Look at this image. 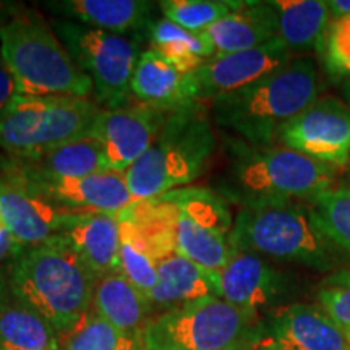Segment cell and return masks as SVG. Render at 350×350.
Masks as SVG:
<instances>
[{"instance_id": "obj_31", "label": "cell", "mask_w": 350, "mask_h": 350, "mask_svg": "<svg viewBox=\"0 0 350 350\" xmlns=\"http://www.w3.org/2000/svg\"><path fill=\"white\" fill-rule=\"evenodd\" d=\"M325 234L350 266V187L338 185L317 196L312 203Z\"/></svg>"}, {"instance_id": "obj_2", "label": "cell", "mask_w": 350, "mask_h": 350, "mask_svg": "<svg viewBox=\"0 0 350 350\" xmlns=\"http://www.w3.org/2000/svg\"><path fill=\"white\" fill-rule=\"evenodd\" d=\"M313 59L299 57L243 90L211 100L214 124L252 146H271L288 122L319 99Z\"/></svg>"}, {"instance_id": "obj_13", "label": "cell", "mask_w": 350, "mask_h": 350, "mask_svg": "<svg viewBox=\"0 0 350 350\" xmlns=\"http://www.w3.org/2000/svg\"><path fill=\"white\" fill-rule=\"evenodd\" d=\"M10 177L65 213H107L120 216L135 204L125 174L113 170L62 180H34L16 174Z\"/></svg>"}, {"instance_id": "obj_10", "label": "cell", "mask_w": 350, "mask_h": 350, "mask_svg": "<svg viewBox=\"0 0 350 350\" xmlns=\"http://www.w3.org/2000/svg\"><path fill=\"white\" fill-rule=\"evenodd\" d=\"M175 211V250L201 268L219 271L232 255L234 219L227 201L214 190L178 188L163 196Z\"/></svg>"}, {"instance_id": "obj_17", "label": "cell", "mask_w": 350, "mask_h": 350, "mask_svg": "<svg viewBox=\"0 0 350 350\" xmlns=\"http://www.w3.org/2000/svg\"><path fill=\"white\" fill-rule=\"evenodd\" d=\"M0 214L16 243L33 247L60 235L67 213L8 177L0 180Z\"/></svg>"}, {"instance_id": "obj_40", "label": "cell", "mask_w": 350, "mask_h": 350, "mask_svg": "<svg viewBox=\"0 0 350 350\" xmlns=\"http://www.w3.org/2000/svg\"><path fill=\"white\" fill-rule=\"evenodd\" d=\"M347 177H349V182H350V163H349V165H347ZM350 187V185H349Z\"/></svg>"}, {"instance_id": "obj_18", "label": "cell", "mask_w": 350, "mask_h": 350, "mask_svg": "<svg viewBox=\"0 0 350 350\" xmlns=\"http://www.w3.org/2000/svg\"><path fill=\"white\" fill-rule=\"evenodd\" d=\"M60 235L96 279L119 271L120 217L107 213H67Z\"/></svg>"}, {"instance_id": "obj_11", "label": "cell", "mask_w": 350, "mask_h": 350, "mask_svg": "<svg viewBox=\"0 0 350 350\" xmlns=\"http://www.w3.org/2000/svg\"><path fill=\"white\" fill-rule=\"evenodd\" d=\"M278 143L338 170L350 163V106L338 98H319L284 126Z\"/></svg>"}, {"instance_id": "obj_37", "label": "cell", "mask_w": 350, "mask_h": 350, "mask_svg": "<svg viewBox=\"0 0 350 350\" xmlns=\"http://www.w3.org/2000/svg\"><path fill=\"white\" fill-rule=\"evenodd\" d=\"M8 291V273L7 266H0V306H2V301L5 299V294Z\"/></svg>"}, {"instance_id": "obj_26", "label": "cell", "mask_w": 350, "mask_h": 350, "mask_svg": "<svg viewBox=\"0 0 350 350\" xmlns=\"http://www.w3.org/2000/svg\"><path fill=\"white\" fill-rule=\"evenodd\" d=\"M0 350H60L54 326L10 287L0 306Z\"/></svg>"}, {"instance_id": "obj_28", "label": "cell", "mask_w": 350, "mask_h": 350, "mask_svg": "<svg viewBox=\"0 0 350 350\" xmlns=\"http://www.w3.org/2000/svg\"><path fill=\"white\" fill-rule=\"evenodd\" d=\"M119 273L131 286L148 297L157 284V258L129 219L120 214Z\"/></svg>"}, {"instance_id": "obj_19", "label": "cell", "mask_w": 350, "mask_h": 350, "mask_svg": "<svg viewBox=\"0 0 350 350\" xmlns=\"http://www.w3.org/2000/svg\"><path fill=\"white\" fill-rule=\"evenodd\" d=\"M130 93L139 104L161 109L198 103L193 73H182L151 49L139 54L131 75Z\"/></svg>"}, {"instance_id": "obj_25", "label": "cell", "mask_w": 350, "mask_h": 350, "mask_svg": "<svg viewBox=\"0 0 350 350\" xmlns=\"http://www.w3.org/2000/svg\"><path fill=\"white\" fill-rule=\"evenodd\" d=\"M279 38L292 54L317 52L321 55L323 42L331 23L329 7L321 0H275Z\"/></svg>"}, {"instance_id": "obj_38", "label": "cell", "mask_w": 350, "mask_h": 350, "mask_svg": "<svg viewBox=\"0 0 350 350\" xmlns=\"http://www.w3.org/2000/svg\"><path fill=\"white\" fill-rule=\"evenodd\" d=\"M13 10H15V7H8L7 3H0V25L12 15Z\"/></svg>"}, {"instance_id": "obj_34", "label": "cell", "mask_w": 350, "mask_h": 350, "mask_svg": "<svg viewBox=\"0 0 350 350\" xmlns=\"http://www.w3.org/2000/svg\"><path fill=\"white\" fill-rule=\"evenodd\" d=\"M16 94H18V91H16L15 78H13L12 72L8 70L7 64L3 62L2 55H0V116Z\"/></svg>"}, {"instance_id": "obj_22", "label": "cell", "mask_w": 350, "mask_h": 350, "mask_svg": "<svg viewBox=\"0 0 350 350\" xmlns=\"http://www.w3.org/2000/svg\"><path fill=\"white\" fill-rule=\"evenodd\" d=\"M46 7L60 20L125 34L148 25L154 3L144 0H57L47 2Z\"/></svg>"}, {"instance_id": "obj_33", "label": "cell", "mask_w": 350, "mask_h": 350, "mask_svg": "<svg viewBox=\"0 0 350 350\" xmlns=\"http://www.w3.org/2000/svg\"><path fill=\"white\" fill-rule=\"evenodd\" d=\"M318 301L329 317L350 329V269L327 275L318 288Z\"/></svg>"}, {"instance_id": "obj_7", "label": "cell", "mask_w": 350, "mask_h": 350, "mask_svg": "<svg viewBox=\"0 0 350 350\" xmlns=\"http://www.w3.org/2000/svg\"><path fill=\"white\" fill-rule=\"evenodd\" d=\"M100 107L94 99L16 94L0 116V148L26 161L90 137Z\"/></svg>"}, {"instance_id": "obj_9", "label": "cell", "mask_w": 350, "mask_h": 350, "mask_svg": "<svg viewBox=\"0 0 350 350\" xmlns=\"http://www.w3.org/2000/svg\"><path fill=\"white\" fill-rule=\"evenodd\" d=\"M51 25L77 67L93 83L94 103L100 109L124 107L139 59L137 41L68 20L55 18Z\"/></svg>"}, {"instance_id": "obj_24", "label": "cell", "mask_w": 350, "mask_h": 350, "mask_svg": "<svg viewBox=\"0 0 350 350\" xmlns=\"http://www.w3.org/2000/svg\"><path fill=\"white\" fill-rule=\"evenodd\" d=\"M107 170L99 143L91 137L70 142L36 157L18 161L15 174L34 180L78 178Z\"/></svg>"}, {"instance_id": "obj_1", "label": "cell", "mask_w": 350, "mask_h": 350, "mask_svg": "<svg viewBox=\"0 0 350 350\" xmlns=\"http://www.w3.org/2000/svg\"><path fill=\"white\" fill-rule=\"evenodd\" d=\"M8 287L62 339L91 310L96 278L62 235L23 247L8 261Z\"/></svg>"}, {"instance_id": "obj_29", "label": "cell", "mask_w": 350, "mask_h": 350, "mask_svg": "<svg viewBox=\"0 0 350 350\" xmlns=\"http://www.w3.org/2000/svg\"><path fill=\"white\" fill-rule=\"evenodd\" d=\"M60 350H143L142 340L125 336L93 308L60 339Z\"/></svg>"}, {"instance_id": "obj_12", "label": "cell", "mask_w": 350, "mask_h": 350, "mask_svg": "<svg viewBox=\"0 0 350 350\" xmlns=\"http://www.w3.org/2000/svg\"><path fill=\"white\" fill-rule=\"evenodd\" d=\"M170 111L144 104L100 109L90 135L99 143L107 170L125 174L137 163L154 142Z\"/></svg>"}, {"instance_id": "obj_6", "label": "cell", "mask_w": 350, "mask_h": 350, "mask_svg": "<svg viewBox=\"0 0 350 350\" xmlns=\"http://www.w3.org/2000/svg\"><path fill=\"white\" fill-rule=\"evenodd\" d=\"M216 150V135L200 103L172 109L148 151L125 172L135 203L156 200L200 177Z\"/></svg>"}, {"instance_id": "obj_39", "label": "cell", "mask_w": 350, "mask_h": 350, "mask_svg": "<svg viewBox=\"0 0 350 350\" xmlns=\"http://www.w3.org/2000/svg\"><path fill=\"white\" fill-rule=\"evenodd\" d=\"M342 96H344L345 103L350 106V78L342 83Z\"/></svg>"}, {"instance_id": "obj_15", "label": "cell", "mask_w": 350, "mask_h": 350, "mask_svg": "<svg viewBox=\"0 0 350 350\" xmlns=\"http://www.w3.org/2000/svg\"><path fill=\"white\" fill-rule=\"evenodd\" d=\"M217 299L258 313L287 294V274L271 265L268 258L250 252L232 250L226 266L211 271Z\"/></svg>"}, {"instance_id": "obj_23", "label": "cell", "mask_w": 350, "mask_h": 350, "mask_svg": "<svg viewBox=\"0 0 350 350\" xmlns=\"http://www.w3.org/2000/svg\"><path fill=\"white\" fill-rule=\"evenodd\" d=\"M91 308L116 329L138 340H142L144 327L152 318L146 297L119 271L96 279Z\"/></svg>"}, {"instance_id": "obj_36", "label": "cell", "mask_w": 350, "mask_h": 350, "mask_svg": "<svg viewBox=\"0 0 350 350\" xmlns=\"http://www.w3.org/2000/svg\"><path fill=\"white\" fill-rule=\"evenodd\" d=\"M327 7H329L331 21L350 16V0H331L327 2Z\"/></svg>"}, {"instance_id": "obj_3", "label": "cell", "mask_w": 350, "mask_h": 350, "mask_svg": "<svg viewBox=\"0 0 350 350\" xmlns=\"http://www.w3.org/2000/svg\"><path fill=\"white\" fill-rule=\"evenodd\" d=\"M230 159L217 195L240 208L287 201H312L334 188L336 170L282 144L252 146L232 142Z\"/></svg>"}, {"instance_id": "obj_14", "label": "cell", "mask_w": 350, "mask_h": 350, "mask_svg": "<svg viewBox=\"0 0 350 350\" xmlns=\"http://www.w3.org/2000/svg\"><path fill=\"white\" fill-rule=\"evenodd\" d=\"M292 59L294 54L281 38H275L255 49L213 55L193 73L196 98L198 100H214L237 93L287 65Z\"/></svg>"}, {"instance_id": "obj_32", "label": "cell", "mask_w": 350, "mask_h": 350, "mask_svg": "<svg viewBox=\"0 0 350 350\" xmlns=\"http://www.w3.org/2000/svg\"><path fill=\"white\" fill-rule=\"evenodd\" d=\"M323 64L332 81L350 78V16L331 21L323 42Z\"/></svg>"}, {"instance_id": "obj_30", "label": "cell", "mask_w": 350, "mask_h": 350, "mask_svg": "<svg viewBox=\"0 0 350 350\" xmlns=\"http://www.w3.org/2000/svg\"><path fill=\"white\" fill-rule=\"evenodd\" d=\"M164 18L191 33H201L245 5L239 0H164L157 2Z\"/></svg>"}, {"instance_id": "obj_41", "label": "cell", "mask_w": 350, "mask_h": 350, "mask_svg": "<svg viewBox=\"0 0 350 350\" xmlns=\"http://www.w3.org/2000/svg\"><path fill=\"white\" fill-rule=\"evenodd\" d=\"M262 350H275V349L273 347V345H268V347H265Z\"/></svg>"}, {"instance_id": "obj_4", "label": "cell", "mask_w": 350, "mask_h": 350, "mask_svg": "<svg viewBox=\"0 0 350 350\" xmlns=\"http://www.w3.org/2000/svg\"><path fill=\"white\" fill-rule=\"evenodd\" d=\"M230 247L268 260L295 262L318 273H336L347 262L325 234L314 208L304 201L240 208L232 227Z\"/></svg>"}, {"instance_id": "obj_5", "label": "cell", "mask_w": 350, "mask_h": 350, "mask_svg": "<svg viewBox=\"0 0 350 350\" xmlns=\"http://www.w3.org/2000/svg\"><path fill=\"white\" fill-rule=\"evenodd\" d=\"M0 55L21 96H68L91 99L93 83L36 10L15 7L0 25Z\"/></svg>"}, {"instance_id": "obj_42", "label": "cell", "mask_w": 350, "mask_h": 350, "mask_svg": "<svg viewBox=\"0 0 350 350\" xmlns=\"http://www.w3.org/2000/svg\"><path fill=\"white\" fill-rule=\"evenodd\" d=\"M239 350H245V349H239Z\"/></svg>"}, {"instance_id": "obj_27", "label": "cell", "mask_w": 350, "mask_h": 350, "mask_svg": "<svg viewBox=\"0 0 350 350\" xmlns=\"http://www.w3.org/2000/svg\"><path fill=\"white\" fill-rule=\"evenodd\" d=\"M151 51L182 73H195L214 52L200 33H191L167 18L151 26Z\"/></svg>"}, {"instance_id": "obj_21", "label": "cell", "mask_w": 350, "mask_h": 350, "mask_svg": "<svg viewBox=\"0 0 350 350\" xmlns=\"http://www.w3.org/2000/svg\"><path fill=\"white\" fill-rule=\"evenodd\" d=\"M209 297H216L211 271L178 253L157 261V284L146 297L152 312L164 313Z\"/></svg>"}, {"instance_id": "obj_16", "label": "cell", "mask_w": 350, "mask_h": 350, "mask_svg": "<svg viewBox=\"0 0 350 350\" xmlns=\"http://www.w3.org/2000/svg\"><path fill=\"white\" fill-rule=\"evenodd\" d=\"M271 336L275 350H350V329L317 305L286 306L275 314Z\"/></svg>"}, {"instance_id": "obj_35", "label": "cell", "mask_w": 350, "mask_h": 350, "mask_svg": "<svg viewBox=\"0 0 350 350\" xmlns=\"http://www.w3.org/2000/svg\"><path fill=\"white\" fill-rule=\"evenodd\" d=\"M21 248L23 247H20L16 240L13 239L10 230L7 229L5 222H3L2 214H0V266L3 261H10Z\"/></svg>"}, {"instance_id": "obj_20", "label": "cell", "mask_w": 350, "mask_h": 350, "mask_svg": "<svg viewBox=\"0 0 350 350\" xmlns=\"http://www.w3.org/2000/svg\"><path fill=\"white\" fill-rule=\"evenodd\" d=\"M200 34L214 55L255 49L279 38L278 12L271 2H245L242 8Z\"/></svg>"}, {"instance_id": "obj_8", "label": "cell", "mask_w": 350, "mask_h": 350, "mask_svg": "<svg viewBox=\"0 0 350 350\" xmlns=\"http://www.w3.org/2000/svg\"><path fill=\"white\" fill-rule=\"evenodd\" d=\"M255 312L209 297L152 317L143 350H239L252 334Z\"/></svg>"}]
</instances>
